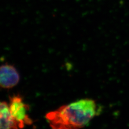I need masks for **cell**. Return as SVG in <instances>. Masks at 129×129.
Listing matches in <instances>:
<instances>
[{
	"instance_id": "1",
	"label": "cell",
	"mask_w": 129,
	"mask_h": 129,
	"mask_svg": "<svg viewBox=\"0 0 129 129\" xmlns=\"http://www.w3.org/2000/svg\"><path fill=\"white\" fill-rule=\"evenodd\" d=\"M100 111L95 101L84 99L50 111L46 118L53 129H79L88 125Z\"/></svg>"
},
{
	"instance_id": "2",
	"label": "cell",
	"mask_w": 129,
	"mask_h": 129,
	"mask_svg": "<svg viewBox=\"0 0 129 129\" xmlns=\"http://www.w3.org/2000/svg\"><path fill=\"white\" fill-rule=\"evenodd\" d=\"M9 104L11 115L18 125L19 129L32 124V120L28 114L29 106L23 102L20 95L10 97Z\"/></svg>"
},
{
	"instance_id": "3",
	"label": "cell",
	"mask_w": 129,
	"mask_h": 129,
	"mask_svg": "<svg viewBox=\"0 0 129 129\" xmlns=\"http://www.w3.org/2000/svg\"><path fill=\"white\" fill-rule=\"evenodd\" d=\"M20 81L18 71L14 66H0V88L10 89L16 86Z\"/></svg>"
},
{
	"instance_id": "4",
	"label": "cell",
	"mask_w": 129,
	"mask_h": 129,
	"mask_svg": "<svg viewBox=\"0 0 129 129\" xmlns=\"http://www.w3.org/2000/svg\"><path fill=\"white\" fill-rule=\"evenodd\" d=\"M19 129L18 125L11 115L9 104L0 101V129Z\"/></svg>"
}]
</instances>
